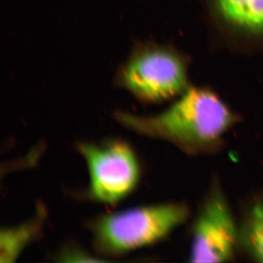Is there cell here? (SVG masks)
<instances>
[{"instance_id":"6","label":"cell","mask_w":263,"mask_h":263,"mask_svg":"<svg viewBox=\"0 0 263 263\" xmlns=\"http://www.w3.org/2000/svg\"><path fill=\"white\" fill-rule=\"evenodd\" d=\"M217 11L232 27L263 34V0H214Z\"/></svg>"},{"instance_id":"2","label":"cell","mask_w":263,"mask_h":263,"mask_svg":"<svg viewBox=\"0 0 263 263\" xmlns=\"http://www.w3.org/2000/svg\"><path fill=\"white\" fill-rule=\"evenodd\" d=\"M189 207L170 202L137 207L102 216L95 223L100 251L120 255L160 241L189 218Z\"/></svg>"},{"instance_id":"3","label":"cell","mask_w":263,"mask_h":263,"mask_svg":"<svg viewBox=\"0 0 263 263\" xmlns=\"http://www.w3.org/2000/svg\"><path fill=\"white\" fill-rule=\"evenodd\" d=\"M118 81L141 100H167L187 89L186 62L172 49L160 46L140 48L121 69Z\"/></svg>"},{"instance_id":"4","label":"cell","mask_w":263,"mask_h":263,"mask_svg":"<svg viewBox=\"0 0 263 263\" xmlns=\"http://www.w3.org/2000/svg\"><path fill=\"white\" fill-rule=\"evenodd\" d=\"M80 151L87 163L90 192L95 199L111 204L136 188L140 176L139 165L127 144L121 141L103 146L82 144Z\"/></svg>"},{"instance_id":"7","label":"cell","mask_w":263,"mask_h":263,"mask_svg":"<svg viewBox=\"0 0 263 263\" xmlns=\"http://www.w3.org/2000/svg\"><path fill=\"white\" fill-rule=\"evenodd\" d=\"M45 215L39 207L37 215L27 222L14 228L3 230L0 238V262L15 261L29 242L40 233Z\"/></svg>"},{"instance_id":"5","label":"cell","mask_w":263,"mask_h":263,"mask_svg":"<svg viewBox=\"0 0 263 263\" xmlns=\"http://www.w3.org/2000/svg\"><path fill=\"white\" fill-rule=\"evenodd\" d=\"M238 229L219 185L206 196L193 230L190 258L194 262H224L239 244Z\"/></svg>"},{"instance_id":"8","label":"cell","mask_w":263,"mask_h":263,"mask_svg":"<svg viewBox=\"0 0 263 263\" xmlns=\"http://www.w3.org/2000/svg\"><path fill=\"white\" fill-rule=\"evenodd\" d=\"M239 244L259 262H263V202L256 203L238 229Z\"/></svg>"},{"instance_id":"1","label":"cell","mask_w":263,"mask_h":263,"mask_svg":"<svg viewBox=\"0 0 263 263\" xmlns=\"http://www.w3.org/2000/svg\"><path fill=\"white\" fill-rule=\"evenodd\" d=\"M125 126L146 137L169 141L189 155L215 153L236 117L217 95L202 88H190L163 112L139 117L117 112Z\"/></svg>"}]
</instances>
